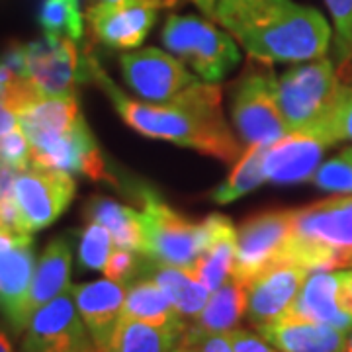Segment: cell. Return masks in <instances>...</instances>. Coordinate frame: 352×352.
<instances>
[{
  "label": "cell",
  "instance_id": "cell-42",
  "mask_svg": "<svg viewBox=\"0 0 352 352\" xmlns=\"http://www.w3.org/2000/svg\"><path fill=\"white\" fill-rule=\"evenodd\" d=\"M30 241H34L30 233H20V231H12V229H6V227H0V252L10 251L14 247L30 243Z\"/></svg>",
  "mask_w": 352,
  "mask_h": 352
},
{
  "label": "cell",
  "instance_id": "cell-39",
  "mask_svg": "<svg viewBox=\"0 0 352 352\" xmlns=\"http://www.w3.org/2000/svg\"><path fill=\"white\" fill-rule=\"evenodd\" d=\"M0 227H6V229H12V231L25 233L24 226H22V215H20L18 204H16V198L0 200Z\"/></svg>",
  "mask_w": 352,
  "mask_h": 352
},
{
  "label": "cell",
  "instance_id": "cell-17",
  "mask_svg": "<svg viewBox=\"0 0 352 352\" xmlns=\"http://www.w3.org/2000/svg\"><path fill=\"white\" fill-rule=\"evenodd\" d=\"M329 145L321 139L288 133L264 153L263 170L266 180L276 184H296L311 180Z\"/></svg>",
  "mask_w": 352,
  "mask_h": 352
},
{
  "label": "cell",
  "instance_id": "cell-16",
  "mask_svg": "<svg viewBox=\"0 0 352 352\" xmlns=\"http://www.w3.org/2000/svg\"><path fill=\"white\" fill-rule=\"evenodd\" d=\"M124 286L126 284L113 282L110 278L71 286L78 314L94 340V346L100 351L108 349L116 325L122 319V309L126 300Z\"/></svg>",
  "mask_w": 352,
  "mask_h": 352
},
{
  "label": "cell",
  "instance_id": "cell-43",
  "mask_svg": "<svg viewBox=\"0 0 352 352\" xmlns=\"http://www.w3.org/2000/svg\"><path fill=\"white\" fill-rule=\"evenodd\" d=\"M18 170L8 168V166H0V200H8L14 198V182H16Z\"/></svg>",
  "mask_w": 352,
  "mask_h": 352
},
{
  "label": "cell",
  "instance_id": "cell-13",
  "mask_svg": "<svg viewBox=\"0 0 352 352\" xmlns=\"http://www.w3.org/2000/svg\"><path fill=\"white\" fill-rule=\"evenodd\" d=\"M28 78L41 96H71L76 82L88 75L87 59L78 57L76 41L43 36L28 43Z\"/></svg>",
  "mask_w": 352,
  "mask_h": 352
},
{
  "label": "cell",
  "instance_id": "cell-47",
  "mask_svg": "<svg viewBox=\"0 0 352 352\" xmlns=\"http://www.w3.org/2000/svg\"><path fill=\"white\" fill-rule=\"evenodd\" d=\"M0 352H12V344L4 333H0Z\"/></svg>",
  "mask_w": 352,
  "mask_h": 352
},
{
  "label": "cell",
  "instance_id": "cell-26",
  "mask_svg": "<svg viewBox=\"0 0 352 352\" xmlns=\"http://www.w3.org/2000/svg\"><path fill=\"white\" fill-rule=\"evenodd\" d=\"M122 317L163 327L186 329V321L153 278H139L126 289Z\"/></svg>",
  "mask_w": 352,
  "mask_h": 352
},
{
  "label": "cell",
  "instance_id": "cell-30",
  "mask_svg": "<svg viewBox=\"0 0 352 352\" xmlns=\"http://www.w3.org/2000/svg\"><path fill=\"white\" fill-rule=\"evenodd\" d=\"M80 0H43L38 22L47 36H61L80 41L85 36V20L78 8Z\"/></svg>",
  "mask_w": 352,
  "mask_h": 352
},
{
  "label": "cell",
  "instance_id": "cell-1",
  "mask_svg": "<svg viewBox=\"0 0 352 352\" xmlns=\"http://www.w3.org/2000/svg\"><path fill=\"white\" fill-rule=\"evenodd\" d=\"M87 67L88 76L106 92L120 118L141 135L173 141L223 163H233L241 157L239 141L221 113L219 87L198 82L175 100L149 104L127 98L92 57H87Z\"/></svg>",
  "mask_w": 352,
  "mask_h": 352
},
{
  "label": "cell",
  "instance_id": "cell-8",
  "mask_svg": "<svg viewBox=\"0 0 352 352\" xmlns=\"http://www.w3.org/2000/svg\"><path fill=\"white\" fill-rule=\"evenodd\" d=\"M32 145V166L82 175L90 180L116 184L110 175L100 147L90 133L85 118L63 133H25Z\"/></svg>",
  "mask_w": 352,
  "mask_h": 352
},
{
  "label": "cell",
  "instance_id": "cell-11",
  "mask_svg": "<svg viewBox=\"0 0 352 352\" xmlns=\"http://www.w3.org/2000/svg\"><path fill=\"white\" fill-rule=\"evenodd\" d=\"M294 210H274L249 217L237 229V252L233 276L251 284L266 268L282 261L292 231Z\"/></svg>",
  "mask_w": 352,
  "mask_h": 352
},
{
  "label": "cell",
  "instance_id": "cell-21",
  "mask_svg": "<svg viewBox=\"0 0 352 352\" xmlns=\"http://www.w3.org/2000/svg\"><path fill=\"white\" fill-rule=\"evenodd\" d=\"M256 331L280 352H344L346 344V333L339 329L286 315Z\"/></svg>",
  "mask_w": 352,
  "mask_h": 352
},
{
  "label": "cell",
  "instance_id": "cell-44",
  "mask_svg": "<svg viewBox=\"0 0 352 352\" xmlns=\"http://www.w3.org/2000/svg\"><path fill=\"white\" fill-rule=\"evenodd\" d=\"M20 126V120H18V116L4 104V102H0V135H4L6 131H10L14 127Z\"/></svg>",
  "mask_w": 352,
  "mask_h": 352
},
{
  "label": "cell",
  "instance_id": "cell-45",
  "mask_svg": "<svg viewBox=\"0 0 352 352\" xmlns=\"http://www.w3.org/2000/svg\"><path fill=\"white\" fill-rule=\"evenodd\" d=\"M175 352H201L200 342L184 333V337H182V340H180V344H178V349Z\"/></svg>",
  "mask_w": 352,
  "mask_h": 352
},
{
  "label": "cell",
  "instance_id": "cell-50",
  "mask_svg": "<svg viewBox=\"0 0 352 352\" xmlns=\"http://www.w3.org/2000/svg\"><path fill=\"white\" fill-rule=\"evenodd\" d=\"M342 153H344V155H346L349 159H352V147H351V149H344V151H342Z\"/></svg>",
  "mask_w": 352,
  "mask_h": 352
},
{
  "label": "cell",
  "instance_id": "cell-51",
  "mask_svg": "<svg viewBox=\"0 0 352 352\" xmlns=\"http://www.w3.org/2000/svg\"><path fill=\"white\" fill-rule=\"evenodd\" d=\"M88 352H104V351H100V349H96V346H94L92 351H88Z\"/></svg>",
  "mask_w": 352,
  "mask_h": 352
},
{
  "label": "cell",
  "instance_id": "cell-24",
  "mask_svg": "<svg viewBox=\"0 0 352 352\" xmlns=\"http://www.w3.org/2000/svg\"><path fill=\"white\" fill-rule=\"evenodd\" d=\"M85 217L88 221L106 227L118 249H127L143 254L145 229H143V217L135 210L104 196H92L85 204Z\"/></svg>",
  "mask_w": 352,
  "mask_h": 352
},
{
  "label": "cell",
  "instance_id": "cell-7",
  "mask_svg": "<svg viewBox=\"0 0 352 352\" xmlns=\"http://www.w3.org/2000/svg\"><path fill=\"white\" fill-rule=\"evenodd\" d=\"M145 249L143 256L159 264L188 268L198 263L206 247V226L196 223L164 204L153 190H141Z\"/></svg>",
  "mask_w": 352,
  "mask_h": 352
},
{
  "label": "cell",
  "instance_id": "cell-37",
  "mask_svg": "<svg viewBox=\"0 0 352 352\" xmlns=\"http://www.w3.org/2000/svg\"><path fill=\"white\" fill-rule=\"evenodd\" d=\"M227 335L231 340L233 352H280L261 333H252L247 329H231Z\"/></svg>",
  "mask_w": 352,
  "mask_h": 352
},
{
  "label": "cell",
  "instance_id": "cell-14",
  "mask_svg": "<svg viewBox=\"0 0 352 352\" xmlns=\"http://www.w3.org/2000/svg\"><path fill=\"white\" fill-rule=\"evenodd\" d=\"M173 0H135L127 4L96 2L87 10V22L100 43L113 50L138 47L151 32L157 12Z\"/></svg>",
  "mask_w": 352,
  "mask_h": 352
},
{
  "label": "cell",
  "instance_id": "cell-27",
  "mask_svg": "<svg viewBox=\"0 0 352 352\" xmlns=\"http://www.w3.org/2000/svg\"><path fill=\"white\" fill-rule=\"evenodd\" d=\"M186 329L163 327L122 317L104 352H175Z\"/></svg>",
  "mask_w": 352,
  "mask_h": 352
},
{
  "label": "cell",
  "instance_id": "cell-9",
  "mask_svg": "<svg viewBox=\"0 0 352 352\" xmlns=\"http://www.w3.org/2000/svg\"><path fill=\"white\" fill-rule=\"evenodd\" d=\"M92 349L94 340L78 314L71 288L34 311L22 339L24 352H88Z\"/></svg>",
  "mask_w": 352,
  "mask_h": 352
},
{
  "label": "cell",
  "instance_id": "cell-15",
  "mask_svg": "<svg viewBox=\"0 0 352 352\" xmlns=\"http://www.w3.org/2000/svg\"><path fill=\"white\" fill-rule=\"evenodd\" d=\"M309 272L292 263H276L247 286V319L252 327H263L288 311Z\"/></svg>",
  "mask_w": 352,
  "mask_h": 352
},
{
  "label": "cell",
  "instance_id": "cell-41",
  "mask_svg": "<svg viewBox=\"0 0 352 352\" xmlns=\"http://www.w3.org/2000/svg\"><path fill=\"white\" fill-rule=\"evenodd\" d=\"M339 302L344 314L352 317V270L339 272Z\"/></svg>",
  "mask_w": 352,
  "mask_h": 352
},
{
  "label": "cell",
  "instance_id": "cell-20",
  "mask_svg": "<svg viewBox=\"0 0 352 352\" xmlns=\"http://www.w3.org/2000/svg\"><path fill=\"white\" fill-rule=\"evenodd\" d=\"M206 226V247L198 263L192 266V274L200 280L210 292L221 288L235 268L237 252V229L231 219L221 214H212L204 219Z\"/></svg>",
  "mask_w": 352,
  "mask_h": 352
},
{
  "label": "cell",
  "instance_id": "cell-2",
  "mask_svg": "<svg viewBox=\"0 0 352 352\" xmlns=\"http://www.w3.org/2000/svg\"><path fill=\"white\" fill-rule=\"evenodd\" d=\"M214 20L251 59L270 65L321 59L333 36L323 14L294 0H219Z\"/></svg>",
  "mask_w": 352,
  "mask_h": 352
},
{
  "label": "cell",
  "instance_id": "cell-28",
  "mask_svg": "<svg viewBox=\"0 0 352 352\" xmlns=\"http://www.w3.org/2000/svg\"><path fill=\"white\" fill-rule=\"evenodd\" d=\"M80 118L76 94L71 96H39L18 113L25 133H63Z\"/></svg>",
  "mask_w": 352,
  "mask_h": 352
},
{
  "label": "cell",
  "instance_id": "cell-25",
  "mask_svg": "<svg viewBox=\"0 0 352 352\" xmlns=\"http://www.w3.org/2000/svg\"><path fill=\"white\" fill-rule=\"evenodd\" d=\"M149 263L141 264V270L147 272L163 292L168 296L176 309L184 319H194L208 303L212 292L201 284L198 278L190 272L188 268L159 264L147 258Z\"/></svg>",
  "mask_w": 352,
  "mask_h": 352
},
{
  "label": "cell",
  "instance_id": "cell-35",
  "mask_svg": "<svg viewBox=\"0 0 352 352\" xmlns=\"http://www.w3.org/2000/svg\"><path fill=\"white\" fill-rule=\"evenodd\" d=\"M329 139L333 145L340 141L352 143V87H342L340 90L339 102L331 120Z\"/></svg>",
  "mask_w": 352,
  "mask_h": 352
},
{
  "label": "cell",
  "instance_id": "cell-46",
  "mask_svg": "<svg viewBox=\"0 0 352 352\" xmlns=\"http://www.w3.org/2000/svg\"><path fill=\"white\" fill-rule=\"evenodd\" d=\"M190 2H194L198 8H200L201 12L206 14V16H210V18H214L215 12V4L219 2V0H190Z\"/></svg>",
  "mask_w": 352,
  "mask_h": 352
},
{
  "label": "cell",
  "instance_id": "cell-22",
  "mask_svg": "<svg viewBox=\"0 0 352 352\" xmlns=\"http://www.w3.org/2000/svg\"><path fill=\"white\" fill-rule=\"evenodd\" d=\"M71 266H73V252L69 241L65 237H55L45 247V251L36 264L30 298H28L30 317L41 305L50 303L59 294L71 288Z\"/></svg>",
  "mask_w": 352,
  "mask_h": 352
},
{
  "label": "cell",
  "instance_id": "cell-33",
  "mask_svg": "<svg viewBox=\"0 0 352 352\" xmlns=\"http://www.w3.org/2000/svg\"><path fill=\"white\" fill-rule=\"evenodd\" d=\"M311 180L317 188L325 192L352 194V159L340 153L339 157H333L327 163L319 164Z\"/></svg>",
  "mask_w": 352,
  "mask_h": 352
},
{
  "label": "cell",
  "instance_id": "cell-10",
  "mask_svg": "<svg viewBox=\"0 0 352 352\" xmlns=\"http://www.w3.org/2000/svg\"><path fill=\"white\" fill-rule=\"evenodd\" d=\"M73 176L63 170L30 166L16 176L14 198L25 233H36L55 223L75 198Z\"/></svg>",
  "mask_w": 352,
  "mask_h": 352
},
{
  "label": "cell",
  "instance_id": "cell-40",
  "mask_svg": "<svg viewBox=\"0 0 352 352\" xmlns=\"http://www.w3.org/2000/svg\"><path fill=\"white\" fill-rule=\"evenodd\" d=\"M186 335L200 342L201 352H233V346H231V340H229V335H227V333H215V335L194 337V335H190L188 329H186Z\"/></svg>",
  "mask_w": 352,
  "mask_h": 352
},
{
  "label": "cell",
  "instance_id": "cell-6",
  "mask_svg": "<svg viewBox=\"0 0 352 352\" xmlns=\"http://www.w3.org/2000/svg\"><path fill=\"white\" fill-rule=\"evenodd\" d=\"M163 43L212 85L223 80L241 61L233 38L198 16H168Z\"/></svg>",
  "mask_w": 352,
  "mask_h": 352
},
{
  "label": "cell",
  "instance_id": "cell-5",
  "mask_svg": "<svg viewBox=\"0 0 352 352\" xmlns=\"http://www.w3.org/2000/svg\"><path fill=\"white\" fill-rule=\"evenodd\" d=\"M278 76L270 63L252 59L241 73L231 98L233 124L247 145H272L288 135L276 102Z\"/></svg>",
  "mask_w": 352,
  "mask_h": 352
},
{
  "label": "cell",
  "instance_id": "cell-4",
  "mask_svg": "<svg viewBox=\"0 0 352 352\" xmlns=\"http://www.w3.org/2000/svg\"><path fill=\"white\" fill-rule=\"evenodd\" d=\"M342 87L335 65L325 57L278 76L276 102L288 133L311 135L331 147L329 129Z\"/></svg>",
  "mask_w": 352,
  "mask_h": 352
},
{
  "label": "cell",
  "instance_id": "cell-31",
  "mask_svg": "<svg viewBox=\"0 0 352 352\" xmlns=\"http://www.w3.org/2000/svg\"><path fill=\"white\" fill-rule=\"evenodd\" d=\"M112 235L106 227L88 221L85 229L80 231L78 264L85 270H104L106 261L112 252Z\"/></svg>",
  "mask_w": 352,
  "mask_h": 352
},
{
  "label": "cell",
  "instance_id": "cell-3",
  "mask_svg": "<svg viewBox=\"0 0 352 352\" xmlns=\"http://www.w3.org/2000/svg\"><path fill=\"white\" fill-rule=\"evenodd\" d=\"M280 263L307 272L352 266V194L309 204L292 212V231Z\"/></svg>",
  "mask_w": 352,
  "mask_h": 352
},
{
  "label": "cell",
  "instance_id": "cell-19",
  "mask_svg": "<svg viewBox=\"0 0 352 352\" xmlns=\"http://www.w3.org/2000/svg\"><path fill=\"white\" fill-rule=\"evenodd\" d=\"M284 315L302 321L329 325L342 333L352 331V317L344 314L339 302V272H331V270L309 272L298 298Z\"/></svg>",
  "mask_w": 352,
  "mask_h": 352
},
{
  "label": "cell",
  "instance_id": "cell-32",
  "mask_svg": "<svg viewBox=\"0 0 352 352\" xmlns=\"http://www.w3.org/2000/svg\"><path fill=\"white\" fill-rule=\"evenodd\" d=\"M335 28V57L340 67L352 61V0H325Z\"/></svg>",
  "mask_w": 352,
  "mask_h": 352
},
{
  "label": "cell",
  "instance_id": "cell-18",
  "mask_svg": "<svg viewBox=\"0 0 352 352\" xmlns=\"http://www.w3.org/2000/svg\"><path fill=\"white\" fill-rule=\"evenodd\" d=\"M36 272L34 241L0 252V311L16 333L24 331L30 321L28 298Z\"/></svg>",
  "mask_w": 352,
  "mask_h": 352
},
{
  "label": "cell",
  "instance_id": "cell-49",
  "mask_svg": "<svg viewBox=\"0 0 352 352\" xmlns=\"http://www.w3.org/2000/svg\"><path fill=\"white\" fill-rule=\"evenodd\" d=\"M344 352H352V331H351V335L346 337V344H344Z\"/></svg>",
  "mask_w": 352,
  "mask_h": 352
},
{
  "label": "cell",
  "instance_id": "cell-23",
  "mask_svg": "<svg viewBox=\"0 0 352 352\" xmlns=\"http://www.w3.org/2000/svg\"><path fill=\"white\" fill-rule=\"evenodd\" d=\"M247 284L231 276L221 288L212 292L204 309L192 319L194 323L188 327V333L194 337L229 333L239 325L243 315L247 314Z\"/></svg>",
  "mask_w": 352,
  "mask_h": 352
},
{
  "label": "cell",
  "instance_id": "cell-38",
  "mask_svg": "<svg viewBox=\"0 0 352 352\" xmlns=\"http://www.w3.org/2000/svg\"><path fill=\"white\" fill-rule=\"evenodd\" d=\"M0 63L16 76L28 78V47L18 41H12L6 50L2 51Z\"/></svg>",
  "mask_w": 352,
  "mask_h": 352
},
{
  "label": "cell",
  "instance_id": "cell-34",
  "mask_svg": "<svg viewBox=\"0 0 352 352\" xmlns=\"http://www.w3.org/2000/svg\"><path fill=\"white\" fill-rule=\"evenodd\" d=\"M0 166H8L18 173L32 166V145L22 126L0 135Z\"/></svg>",
  "mask_w": 352,
  "mask_h": 352
},
{
  "label": "cell",
  "instance_id": "cell-29",
  "mask_svg": "<svg viewBox=\"0 0 352 352\" xmlns=\"http://www.w3.org/2000/svg\"><path fill=\"white\" fill-rule=\"evenodd\" d=\"M266 149H268V145H249V149L241 155L235 168L231 170V175L227 176L226 182L212 194L215 204L223 206L229 201L239 200L263 184L266 180L263 170Z\"/></svg>",
  "mask_w": 352,
  "mask_h": 352
},
{
  "label": "cell",
  "instance_id": "cell-12",
  "mask_svg": "<svg viewBox=\"0 0 352 352\" xmlns=\"http://www.w3.org/2000/svg\"><path fill=\"white\" fill-rule=\"evenodd\" d=\"M120 67L127 87L141 98L159 104L175 100L200 82L178 59L155 47L124 53Z\"/></svg>",
  "mask_w": 352,
  "mask_h": 352
},
{
  "label": "cell",
  "instance_id": "cell-36",
  "mask_svg": "<svg viewBox=\"0 0 352 352\" xmlns=\"http://www.w3.org/2000/svg\"><path fill=\"white\" fill-rule=\"evenodd\" d=\"M138 256H141L139 252L118 249V251L110 252V256H108L106 266H104L102 272L106 274V278H110L113 282L126 284L141 270Z\"/></svg>",
  "mask_w": 352,
  "mask_h": 352
},
{
  "label": "cell",
  "instance_id": "cell-48",
  "mask_svg": "<svg viewBox=\"0 0 352 352\" xmlns=\"http://www.w3.org/2000/svg\"><path fill=\"white\" fill-rule=\"evenodd\" d=\"M98 2H108V4H127V2H135V0H98Z\"/></svg>",
  "mask_w": 352,
  "mask_h": 352
}]
</instances>
